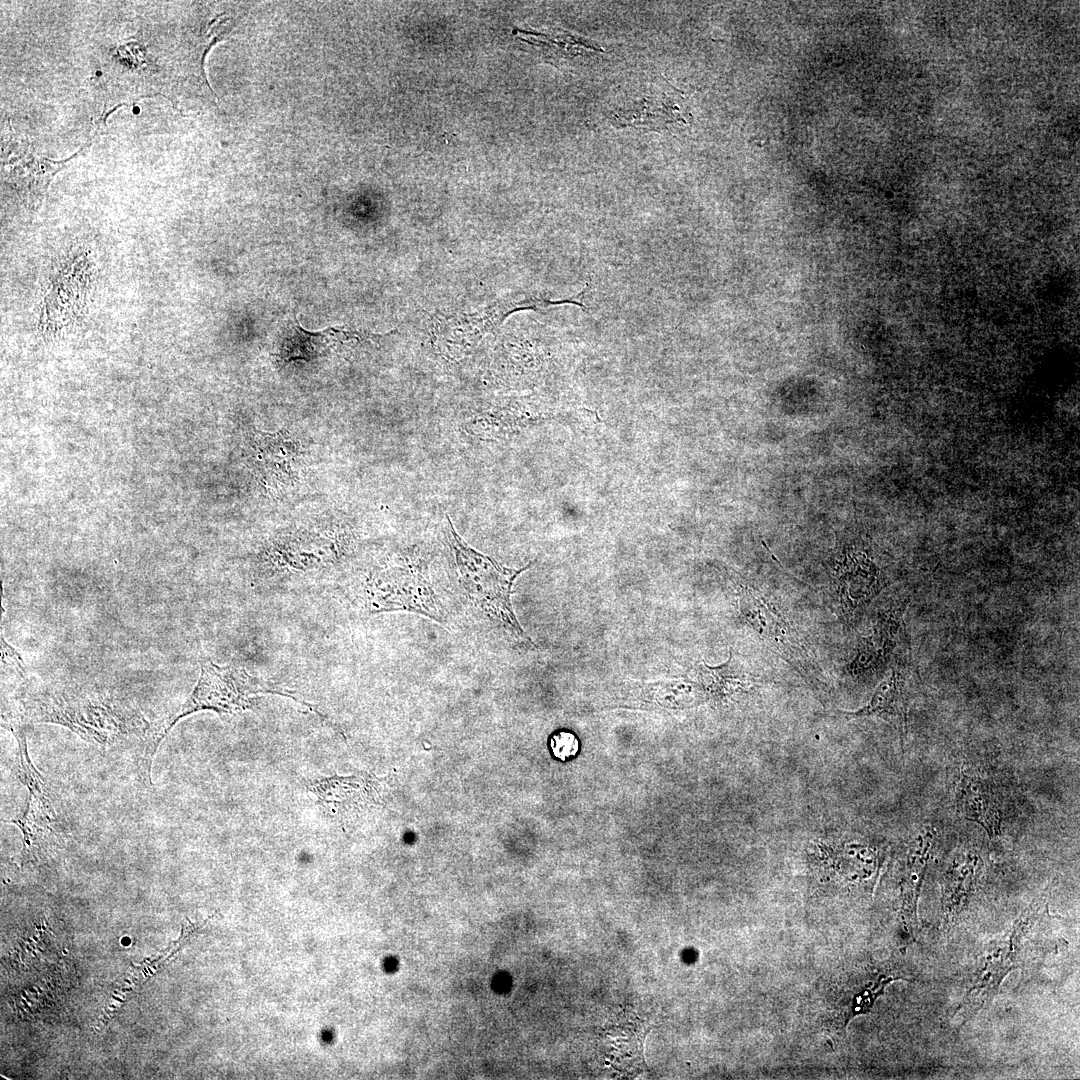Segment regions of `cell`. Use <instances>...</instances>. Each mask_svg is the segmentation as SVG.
I'll list each match as a JSON object with an SVG mask.
<instances>
[{
  "mask_svg": "<svg viewBox=\"0 0 1080 1080\" xmlns=\"http://www.w3.org/2000/svg\"><path fill=\"white\" fill-rule=\"evenodd\" d=\"M550 748L554 756L564 761L577 753L578 740L574 734L560 731L550 739Z\"/></svg>",
  "mask_w": 1080,
  "mask_h": 1080,
  "instance_id": "16",
  "label": "cell"
},
{
  "mask_svg": "<svg viewBox=\"0 0 1080 1080\" xmlns=\"http://www.w3.org/2000/svg\"><path fill=\"white\" fill-rule=\"evenodd\" d=\"M9 724L51 723L106 750L141 742L151 725L139 709L106 692L77 685L45 686L24 692ZM143 751V750H142Z\"/></svg>",
  "mask_w": 1080,
  "mask_h": 1080,
  "instance_id": "1",
  "label": "cell"
},
{
  "mask_svg": "<svg viewBox=\"0 0 1080 1080\" xmlns=\"http://www.w3.org/2000/svg\"><path fill=\"white\" fill-rule=\"evenodd\" d=\"M902 623L899 617L884 616L868 637L862 638L851 666L859 672L886 664L897 645Z\"/></svg>",
  "mask_w": 1080,
  "mask_h": 1080,
  "instance_id": "14",
  "label": "cell"
},
{
  "mask_svg": "<svg viewBox=\"0 0 1080 1080\" xmlns=\"http://www.w3.org/2000/svg\"><path fill=\"white\" fill-rule=\"evenodd\" d=\"M738 601L744 619L768 647L798 671H803L805 676H810L816 665L787 618L753 587L742 586Z\"/></svg>",
  "mask_w": 1080,
  "mask_h": 1080,
  "instance_id": "5",
  "label": "cell"
},
{
  "mask_svg": "<svg viewBox=\"0 0 1080 1080\" xmlns=\"http://www.w3.org/2000/svg\"><path fill=\"white\" fill-rule=\"evenodd\" d=\"M446 518L445 536L468 597L514 636L531 642L516 619L511 594L516 578L532 563L520 569L499 565L489 556L470 547L457 533L449 517Z\"/></svg>",
  "mask_w": 1080,
  "mask_h": 1080,
  "instance_id": "4",
  "label": "cell"
},
{
  "mask_svg": "<svg viewBox=\"0 0 1080 1080\" xmlns=\"http://www.w3.org/2000/svg\"><path fill=\"white\" fill-rule=\"evenodd\" d=\"M833 577L841 604L849 613L868 603L880 588L876 567L851 553L835 560Z\"/></svg>",
  "mask_w": 1080,
  "mask_h": 1080,
  "instance_id": "11",
  "label": "cell"
},
{
  "mask_svg": "<svg viewBox=\"0 0 1080 1080\" xmlns=\"http://www.w3.org/2000/svg\"><path fill=\"white\" fill-rule=\"evenodd\" d=\"M897 979L904 978L899 975L895 976L891 972L875 969L858 978L847 992L848 1004L845 1007V1012H843L845 1024L851 1018L868 1012L876 999L883 994L885 987Z\"/></svg>",
  "mask_w": 1080,
  "mask_h": 1080,
  "instance_id": "15",
  "label": "cell"
},
{
  "mask_svg": "<svg viewBox=\"0 0 1080 1080\" xmlns=\"http://www.w3.org/2000/svg\"><path fill=\"white\" fill-rule=\"evenodd\" d=\"M12 734L17 742L13 772L28 790L25 811L16 818L6 820L15 824L23 835L24 852L28 854L39 840L55 836L57 815L50 790L40 772L32 763L23 728H15Z\"/></svg>",
  "mask_w": 1080,
  "mask_h": 1080,
  "instance_id": "6",
  "label": "cell"
},
{
  "mask_svg": "<svg viewBox=\"0 0 1080 1080\" xmlns=\"http://www.w3.org/2000/svg\"><path fill=\"white\" fill-rule=\"evenodd\" d=\"M981 857L972 850H961L953 857L942 884V902L947 915L961 911L980 874Z\"/></svg>",
  "mask_w": 1080,
  "mask_h": 1080,
  "instance_id": "13",
  "label": "cell"
},
{
  "mask_svg": "<svg viewBox=\"0 0 1080 1080\" xmlns=\"http://www.w3.org/2000/svg\"><path fill=\"white\" fill-rule=\"evenodd\" d=\"M262 694L290 698L307 707L326 723L329 722L314 705L299 699L292 691L252 675L243 667L222 666L202 657L200 675L189 697L176 711L151 726L140 759L147 777L150 779L151 764L157 749L180 719L205 710L213 711L224 719L252 709Z\"/></svg>",
  "mask_w": 1080,
  "mask_h": 1080,
  "instance_id": "2",
  "label": "cell"
},
{
  "mask_svg": "<svg viewBox=\"0 0 1080 1080\" xmlns=\"http://www.w3.org/2000/svg\"><path fill=\"white\" fill-rule=\"evenodd\" d=\"M936 830L924 826L909 840L902 857L900 873L901 908L905 920L913 930L917 928V905L936 846Z\"/></svg>",
  "mask_w": 1080,
  "mask_h": 1080,
  "instance_id": "9",
  "label": "cell"
},
{
  "mask_svg": "<svg viewBox=\"0 0 1080 1080\" xmlns=\"http://www.w3.org/2000/svg\"><path fill=\"white\" fill-rule=\"evenodd\" d=\"M910 685L905 664H895L891 675L876 688L869 702L855 711H840L848 718L879 717L899 733L901 744L907 734Z\"/></svg>",
  "mask_w": 1080,
  "mask_h": 1080,
  "instance_id": "10",
  "label": "cell"
},
{
  "mask_svg": "<svg viewBox=\"0 0 1080 1080\" xmlns=\"http://www.w3.org/2000/svg\"><path fill=\"white\" fill-rule=\"evenodd\" d=\"M1051 886L1045 888L1021 913L1012 928L990 941L980 954L975 970L968 980L964 998L955 1014L963 1023L995 998L1004 978L1013 970L1027 966L1036 956L1033 930L1049 917L1048 898Z\"/></svg>",
  "mask_w": 1080,
  "mask_h": 1080,
  "instance_id": "3",
  "label": "cell"
},
{
  "mask_svg": "<svg viewBox=\"0 0 1080 1080\" xmlns=\"http://www.w3.org/2000/svg\"><path fill=\"white\" fill-rule=\"evenodd\" d=\"M384 335L372 332L354 330L345 326L327 327L321 331H308L304 329L295 318V323L290 325L280 347L279 356L284 361L294 359H310L325 354L329 350L344 346H356L365 342H374L382 339Z\"/></svg>",
  "mask_w": 1080,
  "mask_h": 1080,
  "instance_id": "8",
  "label": "cell"
},
{
  "mask_svg": "<svg viewBox=\"0 0 1080 1080\" xmlns=\"http://www.w3.org/2000/svg\"><path fill=\"white\" fill-rule=\"evenodd\" d=\"M250 445L253 468L264 485L280 490L299 480L301 448L287 432H256Z\"/></svg>",
  "mask_w": 1080,
  "mask_h": 1080,
  "instance_id": "7",
  "label": "cell"
},
{
  "mask_svg": "<svg viewBox=\"0 0 1080 1080\" xmlns=\"http://www.w3.org/2000/svg\"><path fill=\"white\" fill-rule=\"evenodd\" d=\"M956 802L964 818L980 825L990 838L1001 833L1002 808L994 789L983 779L961 773L956 786Z\"/></svg>",
  "mask_w": 1080,
  "mask_h": 1080,
  "instance_id": "12",
  "label": "cell"
}]
</instances>
